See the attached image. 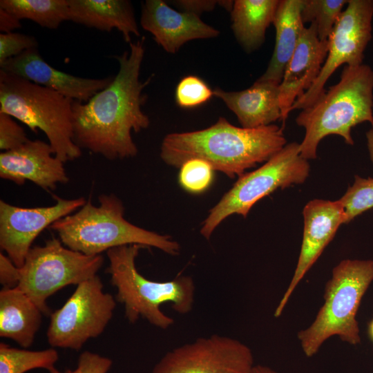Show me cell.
Masks as SVG:
<instances>
[{
  "instance_id": "obj_1",
  "label": "cell",
  "mask_w": 373,
  "mask_h": 373,
  "mask_svg": "<svg viewBox=\"0 0 373 373\" xmlns=\"http://www.w3.org/2000/svg\"><path fill=\"white\" fill-rule=\"evenodd\" d=\"M129 46L128 50L115 57L119 70L111 82L86 102L73 103L75 143L110 160L135 156L138 150L131 133L150 124L142 106L147 98L143 90L151 78L140 79L144 37Z\"/></svg>"
},
{
  "instance_id": "obj_2",
  "label": "cell",
  "mask_w": 373,
  "mask_h": 373,
  "mask_svg": "<svg viewBox=\"0 0 373 373\" xmlns=\"http://www.w3.org/2000/svg\"><path fill=\"white\" fill-rule=\"evenodd\" d=\"M286 144L283 127L272 124L246 128L219 117L207 128L166 135L160 157L168 165L179 168L189 160L201 159L213 170L233 178L265 162Z\"/></svg>"
},
{
  "instance_id": "obj_3",
  "label": "cell",
  "mask_w": 373,
  "mask_h": 373,
  "mask_svg": "<svg viewBox=\"0 0 373 373\" xmlns=\"http://www.w3.org/2000/svg\"><path fill=\"white\" fill-rule=\"evenodd\" d=\"M305 130L300 143V155L309 160L316 158L320 142L329 135L342 137L354 144L353 127L369 122L373 127V70L365 64L345 66L339 81L330 86L296 118Z\"/></svg>"
},
{
  "instance_id": "obj_4",
  "label": "cell",
  "mask_w": 373,
  "mask_h": 373,
  "mask_svg": "<svg viewBox=\"0 0 373 373\" xmlns=\"http://www.w3.org/2000/svg\"><path fill=\"white\" fill-rule=\"evenodd\" d=\"M99 206L86 201L77 211L54 222L55 231L68 248L88 256H97L111 249L129 245L155 247L176 256L180 246L168 235L144 229L127 221L124 207L115 194H102Z\"/></svg>"
},
{
  "instance_id": "obj_5",
  "label": "cell",
  "mask_w": 373,
  "mask_h": 373,
  "mask_svg": "<svg viewBox=\"0 0 373 373\" xmlns=\"http://www.w3.org/2000/svg\"><path fill=\"white\" fill-rule=\"evenodd\" d=\"M142 247L129 245L108 250L109 266L106 272L117 289L116 300L124 305L125 316L130 323L142 317L151 325L166 329L173 325L174 319L162 311L161 305L169 303L177 313H189L194 304V282L189 276L164 282L146 278L135 265Z\"/></svg>"
},
{
  "instance_id": "obj_6",
  "label": "cell",
  "mask_w": 373,
  "mask_h": 373,
  "mask_svg": "<svg viewBox=\"0 0 373 373\" xmlns=\"http://www.w3.org/2000/svg\"><path fill=\"white\" fill-rule=\"evenodd\" d=\"M73 99L0 70V113L41 131L55 156L64 163L82 155L73 139Z\"/></svg>"
},
{
  "instance_id": "obj_7",
  "label": "cell",
  "mask_w": 373,
  "mask_h": 373,
  "mask_svg": "<svg viewBox=\"0 0 373 373\" xmlns=\"http://www.w3.org/2000/svg\"><path fill=\"white\" fill-rule=\"evenodd\" d=\"M372 280V260L345 259L334 267L325 287L323 305L313 323L298 333L307 357L315 355L323 343L334 336L350 345L361 343L356 316Z\"/></svg>"
},
{
  "instance_id": "obj_8",
  "label": "cell",
  "mask_w": 373,
  "mask_h": 373,
  "mask_svg": "<svg viewBox=\"0 0 373 373\" xmlns=\"http://www.w3.org/2000/svg\"><path fill=\"white\" fill-rule=\"evenodd\" d=\"M310 166L300 153V144H287L258 169L242 174L209 211L203 222L201 234L209 239L216 228L228 216L238 214L246 218L260 199L278 189L303 183Z\"/></svg>"
},
{
  "instance_id": "obj_9",
  "label": "cell",
  "mask_w": 373,
  "mask_h": 373,
  "mask_svg": "<svg viewBox=\"0 0 373 373\" xmlns=\"http://www.w3.org/2000/svg\"><path fill=\"white\" fill-rule=\"evenodd\" d=\"M104 263L102 255L88 256L66 247L59 239L52 238L43 246L28 251L20 268L17 287L39 308L50 314L48 298L70 285H77L93 278Z\"/></svg>"
},
{
  "instance_id": "obj_10",
  "label": "cell",
  "mask_w": 373,
  "mask_h": 373,
  "mask_svg": "<svg viewBox=\"0 0 373 373\" xmlns=\"http://www.w3.org/2000/svg\"><path fill=\"white\" fill-rule=\"evenodd\" d=\"M103 289V283L96 275L79 284L64 305L50 314L46 335L52 348L79 350L88 339L104 331L116 303Z\"/></svg>"
},
{
  "instance_id": "obj_11",
  "label": "cell",
  "mask_w": 373,
  "mask_h": 373,
  "mask_svg": "<svg viewBox=\"0 0 373 373\" xmlns=\"http://www.w3.org/2000/svg\"><path fill=\"white\" fill-rule=\"evenodd\" d=\"M373 0H348L329 35L328 50L320 74L312 86L292 105L290 111L311 106L325 91V85L338 68L363 64L372 38Z\"/></svg>"
},
{
  "instance_id": "obj_12",
  "label": "cell",
  "mask_w": 373,
  "mask_h": 373,
  "mask_svg": "<svg viewBox=\"0 0 373 373\" xmlns=\"http://www.w3.org/2000/svg\"><path fill=\"white\" fill-rule=\"evenodd\" d=\"M254 356L242 342L213 334L166 352L151 373H249Z\"/></svg>"
},
{
  "instance_id": "obj_13",
  "label": "cell",
  "mask_w": 373,
  "mask_h": 373,
  "mask_svg": "<svg viewBox=\"0 0 373 373\" xmlns=\"http://www.w3.org/2000/svg\"><path fill=\"white\" fill-rule=\"evenodd\" d=\"M48 207L23 208L0 201V247L19 268L35 238L59 219L74 213L86 202L83 198L64 199L53 195Z\"/></svg>"
},
{
  "instance_id": "obj_14",
  "label": "cell",
  "mask_w": 373,
  "mask_h": 373,
  "mask_svg": "<svg viewBox=\"0 0 373 373\" xmlns=\"http://www.w3.org/2000/svg\"><path fill=\"white\" fill-rule=\"evenodd\" d=\"M303 215L304 228L298 262L291 282L275 310V317L282 314L297 285L345 222L344 209L338 200H312L304 207Z\"/></svg>"
},
{
  "instance_id": "obj_15",
  "label": "cell",
  "mask_w": 373,
  "mask_h": 373,
  "mask_svg": "<svg viewBox=\"0 0 373 373\" xmlns=\"http://www.w3.org/2000/svg\"><path fill=\"white\" fill-rule=\"evenodd\" d=\"M0 177L19 186L28 180L47 191L69 180L64 162L55 156L48 142L40 140L1 152Z\"/></svg>"
},
{
  "instance_id": "obj_16",
  "label": "cell",
  "mask_w": 373,
  "mask_h": 373,
  "mask_svg": "<svg viewBox=\"0 0 373 373\" xmlns=\"http://www.w3.org/2000/svg\"><path fill=\"white\" fill-rule=\"evenodd\" d=\"M140 25L158 45L171 54L188 41L220 35L218 30L204 23L200 16L178 11L162 0H146L142 3Z\"/></svg>"
},
{
  "instance_id": "obj_17",
  "label": "cell",
  "mask_w": 373,
  "mask_h": 373,
  "mask_svg": "<svg viewBox=\"0 0 373 373\" xmlns=\"http://www.w3.org/2000/svg\"><path fill=\"white\" fill-rule=\"evenodd\" d=\"M0 70L82 102H86L106 88L113 78H83L60 71L44 61L37 48L27 50L8 59L0 65Z\"/></svg>"
},
{
  "instance_id": "obj_18",
  "label": "cell",
  "mask_w": 373,
  "mask_h": 373,
  "mask_svg": "<svg viewBox=\"0 0 373 373\" xmlns=\"http://www.w3.org/2000/svg\"><path fill=\"white\" fill-rule=\"evenodd\" d=\"M327 50V40L319 39L314 23H310L309 27L303 28L279 85L280 120L283 128L294 103L318 78Z\"/></svg>"
},
{
  "instance_id": "obj_19",
  "label": "cell",
  "mask_w": 373,
  "mask_h": 373,
  "mask_svg": "<svg viewBox=\"0 0 373 373\" xmlns=\"http://www.w3.org/2000/svg\"><path fill=\"white\" fill-rule=\"evenodd\" d=\"M280 84L258 79L249 88L239 91L213 90L237 117L242 127L255 128L281 119Z\"/></svg>"
},
{
  "instance_id": "obj_20",
  "label": "cell",
  "mask_w": 373,
  "mask_h": 373,
  "mask_svg": "<svg viewBox=\"0 0 373 373\" xmlns=\"http://www.w3.org/2000/svg\"><path fill=\"white\" fill-rule=\"evenodd\" d=\"M68 21L111 32L119 31L126 42L140 36L132 3L128 0H68Z\"/></svg>"
},
{
  "instance_id": "obj_21",
  "label": "cell",
  "mask_w": 373,
  "mask_h": 373,
  "mask_svg": "<svg viewBox=\"0 0 373 373\" xmlns=\"http://www.w3.org/2000/svg\"><path fill=\"white\" fill-rule=\"evenodd\" d=\"M304 0H279L273 21L275 46L265 72L258 79L280 84L305 28L301 17Z\"/></svg>"
},
{
  "instance_id": "obj_22",
  "label": "cell",
  "mask_w": 373,
  "mask_h": 373,
  "mask_svg": "<svg viewBox=\"0 0 373 373\" xmlns=\"http://www.w3.org/2000/svg\"><path fill=\"white\" fill-rule=\"evenodd\" d=\"M43 313L17 287L0 291V336L10 338L20 346L32 345Z\"/></svg>"
},
{
  "instance_id": "obj_23",
  "label": "cell",
  "mask_w": 373,
  "mask_h": 373,
  "mask_svg": "<svg viewBox=\"0 0 373 373\" xmlns=\"http://www.w3.org/2000/svg\"><path fill=\"white\" fill-rule=\"evenodd\" d=\"M279 0H236L231 10L234 36L247 53L264 43L267 28L273 23Z\"/></svg>"
},
{
  "instance_id": "obj_24",
  "label": "cell",
  "mask_w": 373,
  "mask_h": 373,
  "mask_svg": "<svg viewBox=\"0 0 373 373\" xmlns=\"http://www.w3.org/2000/svg\"><path fill=\"white\" fill-rule=\"evenodd\" d=\"M0 8L19 20L29 19L48 29L68 21V0H1Z\"/></svg>"
},
{
  "instance_id": "obj_25",
  "label": "cell",
  "mask_w": 373,
  "mask_h": 373,
  "mask_svg": "<svg viewBox=\"0 0 373 373\" xmlns=\"http://www.w3.org/2000/svg\"><path fill=\"white\" fill-rule=\"evenodd\" d=\"M59 360L54 348L31 351L0 344V373H26L35 369H53Z\"/></svg>"
},
{
  "instance_id": "obj_26",
  "label": "cell",
  "mask_w": 373,
  "mask_h": 373,
  "mask_svg": "<svg viewBox=\"0 0 373 373\" xmlns=\"http://www.w3.org/2000/svg\"><path fill=\"white\" fill-rule=\"evenodd\" d=\"M348 0H304L301 10L303 23H314L321 41L328 39Z\"/></svg>"
},
{
  "instance_id": "obj_27",
  "label": "cell",
  "mask_w": 373,
  "mask_h": 373,
  "mask_svg": "<svg viewBox=\"0 0 373 373\" xmlns=\"http://www.w3.org/2000/svg\"><path fill=\"white\" fill-rule=\"evenodd\" d=\"M338 201L344 209L345 224L373 208V178L355 175L353 184L348 187Z\"/></svg>"
},
{
  "instance_id": "obj_28",
  "label": "cell",
  "mask_w": 373,
  "mask_h": 373,
  "mask_svg": "<svg viewBox=\"0 0 373 373\" xmlns=\"http://www.w3.org/2000/svg\"><path fill=\"white\" fill-rule=\"evenodd\" d=\"M180 168V184L188 192L202 193L208 189L213 181L214 170L205 160L191 159Z\"/></svg>"
},
{
  "instance_id": "obj_29",
  "label": "cell",
  "mask_w": 373,
  "mask_h": 373,
  "mask_svg": "<svg viewBox=\"0 0 373 373\" xmlns=\"http://www.w3.org/2000/svg\"><path fill=\"white\" fill-rule=\"evenodd\" d=\"M213 96V90L200 77L188 75L182 78L175 88V98L181 108H191L200 106Z\"/></svg>"
},
{
  "instance_id": "obj_30",
  "label": "cell",
  "mask_w": 373,
  "mask_h": 373,
  "mask_svg": "<svg viewBox=\"0 0 373 373\" xmlns=\"http://www.w3.org/2000/svg\"><path fill=\"white\" fill-rule=\"evenodd\" d=\"M37 47V41L33 36L15 32L1 33L0 65L27 50Z\"/></svg>"
},
{
  "instance_id": "obj_31",
  "label": "cell",
  "mask_w": 373,
  "mask_h": 373,
  "mask_svg": "<svg viewBox=\"0 0 373 373\" xmlns=\"http://www.w3.org/2000/svg\"><path fill=\"white\" fill-rule=\"evenodd\" d=\"M30 140L24 129L17 124L12 117L0 113V149L11 151L20 147Z\"/></svg>"
},
{
  "instance_id": "obj_32",
  "label": "cell",
  "mask_w": 373,
  "mask_h": 373,
  "mask_svg": "<svg viewBox=\"0 0 373 373\" xmlns=\"http://www.w3.org/2000/svg\"><path fill=\"white\" fill-rule=\"evenodd\" d=\"M112 364V360L108 357L85 351L80 354L75 370L61 372L54 367L49 371V373H107Z\"/></svg>"
},
{
  "instance_id": "obj_33",
  "label": "cell",
  "mask_w": 373,
  "mask_h": 373,
  "mask_svg": "<svg viewBox=\"0 0 373 373\" xmlns=\"http://www.w3.org/2000/svg\"><path fill=\"white\" fill-rule=\"evenodd\" d=\"M21 278V269L12 260L0 253V283L3 288L17 287Z\"/></svg>"
},
{
  "instance_id": "obj_34",
  "label": "cell",
  "mask_w": 373,
  "mask_h": 373,
  "mask_svg": "<svg viewBox=\"0 0 373 373\" xmlns=\"http://www.w3.org/2000/svg\"><path fill=\"white\" fill-rule=\"evenodd\" d=\"M222 1L215 0H178L173 4L180 11L200 16L204 12L213 10L216 5L221 6Z\"/></svg>"
},
{
  "instance_id": "obj_35",
  "label": "cell",
  "mask_w": 373,
  "mask_h": 373,
  "mask_svg": "<svg viewBox=\"0 0 373 373\" xmlns=\"http://www.w3.org/2000/svg\"><path fill=\"white\" fill-rule=\"evenodd\" d=\"M21 27V23L19 19L0 8V31L1 33L12 32Z\"/></svg>"
},
{
  "instance_id": "obj_36",
  "label": "cell",
  "mask_w": 373,
  "mask_h": 373,
  "mask_svg": "<svg viewBox=\"0 0 373 373\" xmlns=\"http://www.w3.org/2000/svg\"><path fill=\"white\" fill-rule=\"evenodd\" d=\"M366 139L370 158L373 163V127L366 132Z\"/></svg>"
},
{
  "instance_id": "obj_37",
  "label": "cell",
  "mask_w": 373,
  "mask_h": 373,
  "mask_svg": "<svg viewBox=\"0 0 373 373\" xmlns=\"http://www.w3.org/2000/svg\"><path fill=\"white\" fill-rule=\"evenodd\" d=\"M249 373H278V372L267 365H254Z\"/></svg>"
},
{
  "instance_id": "obj_38",
  "label": "cell",
  "mask_w": 373,
  "mask_h": 373,
  "mask_svg": "<svg viewBox=\"0 0 373 373\" xmlns=\"http://www.w3.org/2000/svg\"><path fill=\"white\" fill-rule=\"evenodd\" d=\"M368 333H369L370 338L373 341V319L371 321V322L369 324Z\"/></svg>"
}]
</instances>
